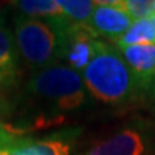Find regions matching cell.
I'll use <instances>...</instances> for the list:
<instances>
[{
    "label": "cell",
    "mask_w": 155,
    "mask_h": 155,
    "mask_svg": "<svg viewBox=\"0 0 155 155\" xmlns=\"http://www.w3.org/2000/svg\"><path fill=\"white\" fill-rule=\"evenodd\" d=\"M155 43V17H147L132 23L127 33L114 42L116 48H127L132 45Z\"/></svg>",
    "instance_id": "cell-11"
},
{
    "label": "cell",
    "mask_w": 155,
    "mask_h": 155,
    "mask_svg": "<svg viewBox=\"0 0 155 155\" xmlns=\"http://www.w3.org/2000/svg\"><path fill=\"white\" fill-rule=\"evenodd\" d=\"M81 75L89 96L105 105H129L144 95L121 52L115 45L104 40H101L95 58Z\"/></svg>",
    "instance_id": "cell-1"
},
{
    "label": "cell",
    "mask_w": 155,
    "mask_h": 155,
    "mask_svg": "<svg viewBox=\"0 0 155 155\" xmlns=\"http://www.w3.org/2000/svg\"><path fill=\"white\" fill-rule=\"evenodd\" d=\"M71 26H89L96 2L91 0H58Z\"/></svg>",
    "instance_id": "cell-12"
},
{
    "label": "cell",
    "mask_w": 155,
    "mask_h": 155,
    "mask_svg": "<svg viewBox=\"0 0 155 155\" xmlns=\"http://www.w3.org/2000/svg\"><path fill=\"white\" fill-rule=\"evenodd\" d=\"M124 9L134 22L155 16V0H124Z\"/></svg>",
    "instance_id": "cell-13"
},
{
    "label": "cell",
    "mask_w": 155,
    "mask_h": 155,
    "mask_svg": "<svg viewBox=\"0 0 155 155\" xmlns=\"http://www.w3.org/2000/svg\"><path fill=\"white\" fill-rule=\"evenodd\" d=\"M69 26L19 15L13 30L19 55L29 68L36 71L61 63Z\"/></svg>",
    "instance_id": "cell-2"
},
{
    "label": "cell",
    "mask_w": 155,
    "mask_h": 155,
    "mask_svg": "<svg viewBox=\"0 0 155 155\" xmlns=\"http://www.w3.org/2000/svg\"><path fill=\"white\" fill-rule=\"evenodd\" d=\"M134 20L124 9V0L96 2L89 28L98 38L115 42L127 33Z\"/></svg>",
    "instance_id": "cell-6"
},
{
    "label": "cell",
    "mask_w": 155,
    "mask_h": 155,
    "mask_svg": "<svg viewBox=\"0 0 155 155\" xmlns=\"http://www.w3.org/2000/svg\"><path fill=\"white\" fill-rule=\"evenodd\" d=\"M154 17H155V16H154Z\"/></svg>",
    "instance_id": "cell-19"
},
{
    "label": "cell",
    "mask_w": 155,
    "mask_h": 155,
    "mask_svg": "<svg viewBox=\"0 0 155 155\" xmlns=\"http://www.w3.org/2000/svg\"><path fill=\"white\" fill-rule=\"evenodd\" d=\"M23 135H25L23 129L15 128L6 122H0V151L5 150L6 147L13 144L19 138H23Z\"/></svg>",
    "instance_id": "cell-14"
},
{
    "label": "cell",
    "mask_w": 155,
    "mask_h": 155,
    "mask_svg": "<svg viewBox=\"0 0 155 155\" xmlns=\"http://www.w3.org/2000/svg\"><path fill=\"white\" fill-rule=\"evenodd\" d=\"M6 22V16H0V26H5Z\"/></svg>",
    "instance_id": "cell-17"
},
{
    "label": "cell",
    "mask_w": 155,
    "mask_h": 155,
    "mask_svg": "<svg viewBox=\"0 0 155 155\" xmlns=\"http://www.w3.org/2000/svg\"><path fill=\"white\" fill-rule=\"evenodd\" d=\"M13 6L19 9L22 16L48 20L58 25H71L58 0H20L13 2Z\"/></svg>",
    "instance_id": "cell-9"
},
{
    "label": "cell",
    "mask_w": 155,
    "mask_h": 155,
    "mask_svg": "<svg viewBox=\"0 0 155 155\" xmlns=\"http://www.w3.org/2000/svg\"><path fill=\"white\" fill-rule=\"evenodd\" d=\"M28 91L59 112H75L89 102L82 75L65 63L36 71L29 79Z\"/></svg>",
    "instance_id": "cell-3"
},
{
    "label": "cell",
    "mask_w": 155,
    "mask_h": 155,
    "mask_svg": "<svg viewBox=\"0 0 155 155\" xmlns=\"http://www.w3.org/2000/svg\"><path fill=\"white\" fill-rule=\"evenodd\" d=\"M6 83H9V82H7V79H6V78L0 73V85H6Z\"/></svg>",
    "instance_id": "cell-16"
},
{
    "label": "cell",
    "mask_w": 155,
    "mask_h": 155,
    "mask_svg": "<svg viewBox=\"0 0 155 155\" xmlns=\"http://www.w3.org/2000/svg\"><path fill=\"white\" fill-rule=\"evenodd\" d=\"M151 94L155 98V79H154V83H152V88H151Z\"/></svg>",
    "instance_id": "cell-18"
},
{
    "label": "cell",
    "mask_w": 155,
    "mask_h": 155,
    "mask_svg": "<svg viewBox=\"0 0 155 155\" xmlns=\"http://www.w3.org/2000/svg\"><path fill=\"white\" fill-rule=\"evenodd\" d=\"M101 39L89 26H69L65 35L63 59L68 66L82 73L95 58Z\"/></svg>",
    "instance_id": "cell-7"
},
{
    "label": "cell",
    "mask_w": 155,
    "mask_h": 155,
    "mask_svg": "<svg viewBox=\"0 0 155 155\" xmlns=\"http://www.w3.org/2000/svg\"><path fill=\"white\" fill-rule=\"evenodd\" d=\"M19 58L15 33L7 26H0V73L9 83L17 75Z\"/></svg>",
    "instance_id": "cell-10"
},
{
    "label": "cell",
    "mask_w": 155,
    "mask_h": 155,
    "mask_svg": "<svg viewBox=\"0 0 155 155\" xmlns=\"http://www.w3.org/2000/svg\"><path fill=\"white\" fill-rule=\"evenodd\" d=\"M82 128H66L42 138H19L0 155H72Z\"/></svg>",
    "instance_id": "cell-5"
},
{
    "label": "cell",
    "mask_w": 155,
    "mask_h": 155,
    "mask_svg": "<svg viewBox=\"0 0 155 155\" xmlns=\"http://www.w3.org/2000/svg\"><path fill=\"white\" fill-rule=\"evenodd\" d=\"M118 50L132 71L134 76L137 78L144 95L151 92L155 79V43L132 45L127 48H119Z\"/></svg>",
    "instance_id": "cell-8"
},
{
    "label": "cell",
    "mask_w": 155,
    "mask_h": 155,
    "mask_svg": "<svg viewBox=\"0 0 155 155\" xmlns=\"http://www.w3.org/2000/svg\"><path fill=\"white\" fill-rule=\"evenodd\" d=\"M13 111V105L9 101V98L6 95L2 94L0 91V122H5V119L12 114Z\"/></svg>",
    "instance_id": "cell-15"
},
{
    "label": "cell",
    "mask_w": 155,
    "mask_h": 155,
    "mask_svg": "<svg viewBox=\"0 0 155 155\" xmlns=\"http://www.w3.org/2000/svg\"><path fill=\"white\" fill-rule=\"evenodd\" d=\"M152 134L144 125L122 128L78 155H152Z\"/></svg>",
    "instance_id": "cell-4"
}]
</instances>
